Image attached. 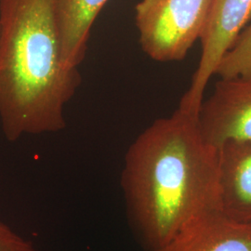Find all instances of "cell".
<instances>
[{"label":"cell","mask_w":251,"mask_h":251,"mask_svg":"<svg viewBox=\"0 0 251 251\" xmlns=\"http://www.w3.org/2000/svg\"><path fill=\"white\" fill-rule=\"evenodd\" d=\"M219 152L197 117L179 108L152 122L128 147L120 184L128 224L145 251H157L218 208Z\"/></svg>","instance_id":"1"},{"label":"cell","mask_w":251,"mask_h":251,"mask_svg":"<svg viewBox=\"0 0 251 251\" xmlns=\"http://www.w3.org/2000/svg\"><path fill=\"white\" fill-rule=\"evenodd\" d=\"M63 62L58 0H0V125L5 138L55 133L80 87Z\"/></svg>","instance_id":"2"},{"label":"cell","mask_w":251,"mask_h":251,"mask_svg":"<svg viewBox=\"0 0 251 251\" xmlns=\"http://www.w3.org/2000/svg\"><path fill=\"white\" fill-rule=\"evenodd\" d=\"M213 0H141L135 7L139 43L155 62L182 61L206 28Z\"/></svg>","instance_id":"3"},{"label":"cell","mask_w":251,"mask_h":251,"mask_svg":"<svg viewBox=\"0 0 251 251\" xmlns=\"http://www.w3.org/2000/svg\"><path fill=\"white\" fill-rule=\"evenodd\" d=\"M251 17V0H213L204 33L200 38L202 53L198 69L179 109L197 117L206 86L215 75L225 52L233 45Z\"/></svg>","instance_id":"4"},{"label":"cell","mask_w":251,"mask_h":251,"mask_svg":"<svg viewBox=\"0 0 251 251\" xmlns=\"http://www.w3.org/2000/svg\"><path fill=\"white\" fill-rule=\"evenodd\" d=\"M197 122L206 143L219 150L228 143H251V79H220L202 101Z\"/></svg>","instance_id":"5"},{"label":"cell","mask_w":251,"mask_h":251,"mask_svg":"<svg viewBox=\"0 0 251 251\" xmlns=\"http://www.w3.org/2000/svg\"><path fill=\"white\" fill-rule=\"evenodd\" d=\"M157 251H251V223L213 208L191 222Z\"/></svg>","instance_id":"6"},{"label":"cell","mask_w":251,"mask_h":251,"mask_svg":"<svg viewBox=\"0 0 251 251\" xmlns=\"http://www.w3.org/2000/svg\"><path fill=\"white\" fill-rule=\"evenodd\" d=\"M218 152V208L251 223V143H228Z\"/></svg>","instance_id":"7"},{"label":"cell","mask_w":251,"mask_h":251,"mask_svg":"<svg viewBox=\"0 0 251 251\" xmlns=\"http://www.w3.org/2000/svg\"><path fill=\"white\" fill-rule=\"evenodd\" d=\"M108 0H58L63 62L79 68L88 50L92 25Z\"/></svg>","instance_id":"8"},{"label":"cell","mask_w":251,"mask_h":251,"mask_svg":"<svg viewBox=\"0 0 251 251\" xmlns=\"http://www.w3.org/2000/svg\"><path fill=\"white\" fill-rule=\"evenodd\" d=\"M215 75L222 79H251V25L241 31L225 52Z\"/></svg>","instance_id":"9"},{"label":"cell","mask_w":251,"mask_h":251,"mask_svg":"<svg viewBox=\"0 0 251 251\" xmlns=\"http://www.w3.org/2000/svg\"><path fill=\"white\" fill-rule=\"evenodd\" d=\"M0 251H39L0 219Z\"/></svg>","instance_id":"10"}]
</instances>
